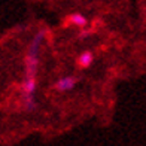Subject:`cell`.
I'll return each mask as SVG.
<instances>
[{
	"instance_id": "obj_4",
	"label": "cell",
	"mask_w": 146,
	"mask_h": 146,
	"mask_svg": "<svg viewBox=\"0 0 146 146\" xmlns=\"http://www.w3.org/2000/svg\"><path fill=\"white\" fill-rule=\"evenodd\" d=\"M69 21H70L72 25H76V27H85V25L88 24L87 17H85L84 14H81V12H75V14H72L69 17Z\"/></svg>"
},
{
	"instance_id": "obj_3",
	"label": "cell",
	"mask_w": 146,
	"mask_h": 146,
	"mask_svg": "<svg viewBox=\"0 0 146 146\" xmlns=\"http://www.w3.org/2000/svg\"><path fill=\"white\" fill-rule=\"evenodd\" d=\"M92 63H94V54H92V51H90V49L82 51L81 54L78 55V58H76L78 67L82 69V70L90 69L91 66H92Z\"/></svg>"
},
{
	"instance_id": "obj_2",
	"label": "cell",
	"mask_w": 146,
	"mask_h": 146,
	"mask_svg": "<svg viewBox=\"0 0 146 146\" xmlns=\"http://www.w3.org/2000/svg\"><path fill=\"white\" fill-rule=\"evenodd\" d=\"M76 84H78V78L76 76H63V78H60L58 81H55L54 84V90L57 92H69L72 91L73 88L76 87Z\"/></svg>"
},
{
	"instance_id": "obj_1",
	"label": "cell",
	"mask_w": 146,
	"mask_h": 146,
	"mask_svg": "<svg viewBox=\"0 0 146 146\" xmlns=\"http://www.w3.org/2000/svg\"><path fill=\"white\" fill-rule=\"evenodd\" d=\"M46 31L42 29L33 36L30 45L27 46L24 55V79L21 82L19 103L21 110L35 112L37 108V75H39V61H40V46L45 40Z\"/></svg>"
}]
</instances>
